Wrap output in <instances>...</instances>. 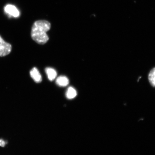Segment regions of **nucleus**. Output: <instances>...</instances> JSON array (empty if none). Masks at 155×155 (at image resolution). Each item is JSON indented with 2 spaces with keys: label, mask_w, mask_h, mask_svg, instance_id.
I'll list each match as a JSON object with an SVG mask.
<instances>
[{
  "label": "nucleus",
  "mask_w": 155,
  "mask_h": 155,
  "mask_svg": "<svg viewBox=\"0 0 155 155\" xmlns=\"http://www.w3.org/2000/svg\"><path fill=\"white\" fill-rule=\"evenodd\" d=\"M50 28L51 24L47 21L40 20L35 21L32 25L31 32L32 39L38 44H45L49 39L47 32Z\"/></svg>",
  "instance_id": "obj_1"
},
{
  "label": "nucleus",
  "mask_w": 155,
  "mask_h": 155,
  "mask_svg": "<svg viewBox=\"0 0 155 155\" xmlns=\"http://www.w3.org/2000/svg\"><path fill=\"white\" fill-rule=\"evenodd\" d=\"M12 48L11 45L5 42L0 35V57L8 55L11 51Z\"/></svg>",
  "instance_id": "obj_2"
},
{
  "label": "nucleus",
  "mask_w": 155,
  "mask_h": 155,
  "mask_svg": "<svg viewBox=\"0 0 155 155\" xmlns=\"http://www.w3.org/2000/svg\"><path fill=\"white\" fill-rule=\"evenodd\" d=\"M4 9L5 12L11 16L17 17L19 16L20 14L18 9L12 5H6Z\"/></svg>",
  "instance_id": "obj_3"
},
{
  "label": "nucleus",
  "mask_w": 155,
  "mask_h": 155,
  "mask_svg": "<svg viewBox=\"0 0 155 155\" xmlns=\"http://www.w3.org/2000/svg\"><path fill=\"white\" fill-rule=\"evenodd\" d=\"M30 75L31 77L36 83L41 82L42 79L41 75L39 71L36 68H34L31 70L30 71Z\"/></svg>",
  "instance_id": "obj_4"
},
{
  "label": "nucleus",
  "mask_w": 155,
  "mask_h": 155,
  "mask_svg": "<svg viewBox=\"0 0 155 155\" xmlns=\"http://www.w3.org/2000/svg\"><path fill=\"white\" fill-rule=\"evenodd\" d=\"M56 83L60 87H65L68 85L69 80L66 77L61 76L57 78Z\"/></svg>",
  "instance_id": "obj_5"
},
{
  "label": "nucleus",
  "mask_w": 155,
  "mask_h": 155,
  "mask_svg": "<svg viewBox=\"0 0 155 155\" xmlns=\"http://www.w3.org/2000/svg\"><path fill=\"white\" fill-rule=\"evenodd\" d=\"M45 71L47 75L48 79L50 81H53L57 76V73L55 69L51 68H47Z\"/></svg>",
  "instance_id": "obj_6"
},
{
  "label": "nucleus",
  "mask_w": 155,
  "mask_h": 155,
  "mask_svg": "<svg viewBox=\"0 0 155 155\" xmlns=\"http://www.w3.org/2000/svg\"><path fill=\"white\" fill-rule=\"evenodd\" d=\"M66 95L67 97L69 99H72L74 98L77 95L76 91L73 87H69L68 89Z\"/></svg>",
  "instance_id": "obj_7"
},
{
  "label": "nucleus",
  "mask_w": 155,
  "mask_h": 155,
  "mask_svg": "<svg viewBox=\"0 0 155 155\" xmlns=\"http://www.w3.org/2000/svg\"><path fill=\"white\" fill-rule=\"evenodd\" d=\"M148 79L151 85L155 87V68L150 71L148 75Z\"/></svg>",
  "instance_id": "obj_8"
},
{
  "label": "nucleus",
  "mask_w": 155,
  "mask_h": 155,
  "mask_svg": "<svg viewBox=\"0 0 155 155\" xmlns=\"http://www.w3.org/2000/svg\"><path fill=\"white\" fill-rule=\"evenodd\" d=\"M5 142L3 140H0V146L4 147L5 145Z\"/></svg>",
  "instance_id": "obj_9"
}]
</instances>
